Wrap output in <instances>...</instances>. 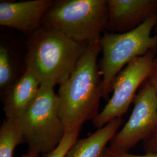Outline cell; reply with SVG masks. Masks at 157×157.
<instances>
[{
    "instance_id": "6da1fadb",
    "label": "cell",
    "mask_w": 157,
    "mask_h": 157,
    "mask_svg": "<svg viewBox=\"0 0 157 157\" xmlns=\"http://www.w3.org/2000/svg\"><path fill=\"white\" fill-rule=\"evenodd\" d=\"M100 40L88 44L69 77L59 85L58 113L65 133L80 130L87 121L99 113L103 88L97 63Z\"/></svg>"
},
{
    "instance_id": "7a4b0ae2",
    "label": "cell",
    "mask_w": 157,
    "mask_h": 157,
    "mask_svg": "<svg viewBox=\"0 0 157 157\" xmlns=\"http://www.w3.org/2000/svg\"><path fill=\"white\" fill-rule=\"evenodd\" d=\"M88 44L78 42L56 29L41 26L29 40L26 67L41 85L54 88L69 77Z\"/></svg>"
},
{
    "instance_id": "3957f363",
    "label": "cell",
    "mask_w": 157,
    "mask_h": 157,
    "mask_svg": "<svg viewBox=\"0 0 157 157\" xmlns=\"http://www.w3.org/2000/svg\"><path fill=\"white\" fill-rule=\"evenodd\" d=\"M107 0H57L41 26L56 29L80 43L100 40L108 23Z\"/></svg>"
},
{
    "instance_id": "277c9868",
    "label": "cell",
    "mask_w": 157,
    "mask_h": 157,
    "mask_svg": "<svg viewBox=\"0 0 157 157\" xmlns=\"http://www.w3.org/2000/svg\"><path fill=\"white\" fill-rule=\"evenodd\" d=\"M157 23V15L133 30L124 33L104 32L100 40L102 58L100 73L105 100L109 99L112 85L119 73L130 62L157 49V38L152 36Z\"/></svg>"
},
{
    "instance_id": "5b68a950",
    "label": "cell",
    "mask_w": 157,
    "mask_h": 157,
    "mask_svg": "<svg viewBox=\"0 0 157 157\" xmlns=\"http://www.w3.org/2000/svg\"><path fill=\"white\" fill-rule=\"evenodd\" d=\"M29 151L46 155L65 135L58 113V97L53 87L41 85L32 103L17 120Z\"/></svg>"
},
{
    "instance_id": "8992f818",
    "label": "cell",
    "mask_w": 157,
    "mask_h": 157,
    "mask_svg": "<svg viewBox=\"0 0 157 157\" xmlns=\"http://www.w3.org/2000/svg\"><path fill=\"white\" fill-rule=\"evenodd\" d=\"M157 53V48L149 51L130 62L119 73L112 83L111 97L92 121L95 128L100 129L126 113L137 91L147 80Z\"/></svg>"
},
{
    "instance_id": "52a82bcc",
    "label": "cell",
    "mask_w": 157,
    "mask_h": 157,
    "mask_svg": "<svg viewBox=\"0 0 157 157\" xmlns=\"http://www.w3.org/2000/svg\"><path fill=\"white\" fill-rule=\"evenodd\" d=\"M133 102L129 120L109 147L113 150L128 152L157 129V93L147 81L139 89Z\"/></svg>"
},
{
    "instance_id": "ba28073f",
    "label": "cell",
    "mask_w": 157,
    "mask_h": 157,
    "mask_svg": "<svg viewBox=\"0 0 157 157\" xmlns=\"http://www.w3.org/2000/svg\"><path fill=\"white\" fill-rule=\"evenodd\" d=\"M107 32L124 33L133 30L157 15V0H107Z\"/></svg>"
},
{
    "instance_id": "9c48e42d",
    "label": "cell",
    "mask_w": 157,
    "mask_h": 157,
    "mask_svg": "<svg viewBox=\"0 0 157 157\" xmlns=\"http://www.w3.org/2000/svg\"><path fill=\"white\" fill-rule=\"evenodd\" d=\"M52 0L1 1L0 25L32 35L41 26Z\"/></svg>"
},
{
    "instance_id": "30bf717a",
    "label": "cell",
    "mask_w": 157,
    "mask_h": 157,
    "mask_svg": "<svg viewBox=\"0 0 157 157\" xmlns=\"http://www.w3.org/2000/svg\"><path fill=\"white\" fill-rule=\"evenodd\" d=\"M40 86L36 75L26 67L6 93L4 102L6 119L19 120L36 98Z\"/></svg>"
},
{
    "instance_id": "8fae6325",
    "label": "cell",
    "mask_w": 157,
    "mask_h": 157,
    "mask_svg": "<svg viewBox=\"0 0 157 157\" xmlns=\"http://www.w3.org/2000/svg\"><path fill=\"white\" fill-rule=\"evenodd\" d=\"M122 123V118L116 119L90 136L78 140L65 157H102L107 144L114 138Z\"/></svg>"
},
{
    "instance_id": "7c38bea8",
    "label": "cell",
    "mask_w": 157,
    "mask_h": 157,
    "mask_svg": "<svg viewBox=\"0 0 157 157\" xmlns=\"http://www.w3.org/2000/svg\"><path fill=\"white\" fill-rule=\"evenodd\" d=\"M25 143L17 121L5 119L0 128V157H14L17 146Z\"/></svg>"
},
{
    "instance_id": "4fadbf2b",
    "label": "cell",
    "mask_w": 157,
    "mask_h": 157,
    "mask_svg": "<svg viewBox=\"0 0 157 157\" xmlns=\"http://www.w3.org/2000/svg\"><path fill=\"white\" fill-rule=\"evenodd\" d=\"M15 71L10 52L6 45H0V90L1 94L8 92L15 82Z\"/></svg>"
},
{
    "instance_id": "5bb4252c",
    "label": "cell",
    "mask_w": 157,
    "mask_h": 157,
    "mask_svg": "<svg viewBox=\"0 0 157 157\" xmlns=\"http://www.w3.org/2000/svg\"><path fill=\"white\" fill-rule=\"evenodd\" d=\"M80 130L65 133L59 145L52 151L47 154L44 157H65L67 152L78 140Z\"/></svg>"
},
{
    "instance_id": "9a60e30c",
    "label": "cell",
    "mask_w": 157,
    "mask_h": 157,
    "mask_svg": "<svg viewBox=\"0 0 157 157\" xmlns=\"http://www.w3.org/2000/svg\"><path fill=\"white\" fill-rule=\"evenodd\" d=\"M103 157H157V154L146 153L144 155H135L129 152L118 151L107 147L104 150Z\"/></svg>"
},
{
    "instance_id": "2e32d148",
    "label": "cell",
    "mask_w": 157,
    "mask_h": 157,
    "mask_svg": "<svg viewBox=\"0 0 157 157\" xmlns=\"http://www.w3.org/2000/svg\"><path fill=\"white\" fill-rule=\"evenodd\" d=\"M146 153L157 154V129L148 138L143 141Z\"/></svg>"
},
{
    "instance_id": "e0dca14e",
    "label": "cell",
    "mask_w": 157,
    "mask_h": 157,
    "mask_svg": "<svg viewBox=\"0 0 157 157\" xmlns=\"http://www.w3.org/2000/svg\"><path fill=\"white\" fill-rule=\"evenodd\" d=\"M157 93V53L152 62L148 78L146 80Z\"/></svg>"
},
{
    "instance_id": "ac0fdd59",
    "label": "cell",
    "mask_w": 157,
    "mask_h": 157,
    "mask_svg": "<svg viewBox=\"0 0 157 157\" xmlns=\"http://www.w3.org/2000/svg\"><path fill=\"white\" fill-rule=\"evenodd\" d=\"M39 154L35 152L29 151L26 154L23 155L22 157H39Z\"/></svg>"
},
{
    "instance_id": "d6986e66",
    "label": "cell",
    "mask_w": 157,
    "mask_h": 157,
    "mask_svg": "<svg viewBox=\"0 0 157 157\" xmlns=\"http://www.w3.org/2000/svg\"><path fill=\"white\" fill-rule=\"evenodd\" d=\"M155 36H156V37H157V33H156V34H155Z\"/></svg>"
},
{
    "instance_id": "ffe728a7",
    "label": "cell",
    "mask_w": 157,
    "mask_h": 157,
    "mask_svg": "<svg viewBox=\"0 0 157 157\" xmlns=\"http://www.w3.org/2000/svg\"><path fill=\"white\" fill-rule=\"evenodd\" d=\"M102 157H103V156H102Z\"/></svg>"
}]
</instances>
